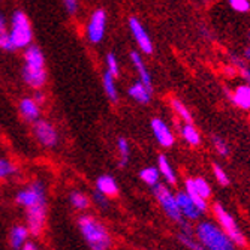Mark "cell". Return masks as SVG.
<instances>
[{"mask_svg": "<svg viewBox=\"0 0 250 250\" xmlns=\"http://www.w3.org/2000/svg\"><path fill=\"white\" fill-rule=\"evenodd\" d=\"M78 229L90 250H109V247L112 246V237L106 229V226L93 216H80Z\"/></svg>", "mask_w": 250, "mask_h": 250, "instance_id": "1", "label": "cell"}, {"mask_svg": "<svg viewBox=\"0 0 250 250\" xmlns=\"http://www.w3.org/2000/svg\"><path fill=\"white\" fill-rule=\"evenodd\" d=\"M196 240L206 250H237L232 240L223 232L220 226L211 220H201L193 229Z\"/></svg>", "mask_w": 250, "mask_h": 250, "instance_id": "2", "label": "cell"}, {"mask_svg": "<svg viewBox=\"0 0 250 250\" xmlns=\"http://www.w3.org/2000/svg\"><path fill=\"white\" fill-rule=\"evenodd\" d=\"M22 80L35 90H41L47 83L45 71V57L36 45H29L24 51V67H22Z\"/></svg>", "mask_w": 250, "mask_h": 250, "instance_id": "3", "label": "cell"}, {"mask_svg": "<svg viewBox=\"0 0 250 250\" xmlns=\"http://www.w3.org/2000/svg\"><path fill=\"white\" fill-rule=\"evenodd\" d=\"M151 189H153V193H154V198H156L157 204L161 206V208L165 213V216L169 220H172L174 223H177L181 228V231L193 232L192 228H190V223L183 216H181V213H180L178 204H177V199H175V193L167 185H164V183H157Z\"/></svg>", "mask_w": 250, "mask_h": 250, "instance_id": "4", "label": "cell"}, {"mask_svg": "<svg viewBox=\"0 0 250 250\" xmlns=\"http://www.w3.org/2000/svg\"><path fill=\"white\" fill-rule=\"evenodd\" d=\"M9 38L14 43V48H27L29 45H32L33 41V30L30 26L29 17L22 12L17 11L14 12L11 18V29H9Z\"/></svg>", "mask_w": 250, "mask_h": 250, "instance_id": "5", "label": "cell"}, {"mask_svg": "<svg viewBox=\"0 0 250 250\" xmlns=\"http://www.w3.org/2000/svg\"><path fill=\"white\" fill-rule=\"evenodd\" d=\"M211 211L217 220V225L220 226V228L223 229V232L228 235L232 243L235 246H246V237L241 231V228L238 226L237 220L234 219V216L226 210L220 202H214L213 204V207H211Z\"/></svg>", "mask_w": 250, "mask_h": 250, "instance_id": "6", "label": "cell"}, {"mask_svg": "<svg viewBox=\"0 0 250 250\" xmlns=\"http://www.w3.org/2000/svg\"><path fill=\"white\" fill-rule=\"evenodd\" d=\"M15 202L22 208H30L35 206L47 204V188L41 180L33 181L29 186L22 188L15 195Z\"/></svg>", "mask_w": 250, "mask_h": 250, "instance_id": "7", "label": "cell"}, {"mask_svg": "<svg viewBox=\"0 0 250 250\" xmlns=\"http://www.w3.org/2000/svg\"><path fill=\"white\" fill-rule=\"evenodd\" d=\"M33 135L38 143L45 148H53L59 144V133L57 129L48 122L38 119L33 123Z\"/></svg>", "mask_w": 250, "mask_h": 250, "instance_id": "8", "label": "cell"}, {"mask_svg": "<svg viewBox=\"0 0 250 250\" xmlns=\"http://www.w3.org/2000/svg\"><path fill=\"white\" fill-rule=\"evenodd\" d=\"M106 20H108L106 12L104 9H96L92 14L87 24V30H85V36L88 42H92V43L102 42L105 32H106Z\"/></svg>", "mask_w": 250, "mask_h": 250, "instance_id": "9", "label": "cell"}, {"mask_svg": "<svg viewBox=\"0 0 250 250\" xmlns=\"http://www.w3.org/2000/svg\"><path fill=\"white\" fill-rule=\"evenodd\" d=\"M45 222H47V204L26 208V226L30 235L38 237L43 231Z\"/></svg>", "mask_w": 250, "mask_h": 250, "instance_id": "10", "label": "cell"}, {"mask_svg": "<svg viewBox=\"0 0 250 250\" xmlns=\"http://www.w3.org/2000/svg\"><path fill=\"white\" fill-rule=\"evenodd\" d=\"M151 132L154 135V140L161 144L164 148H171L175 144V135L172 129L159 117H154L151 120Z\"/></svg>", "mask_w": 250, "mask_h": 250, "instance_id": "11", "label": "cell"}, {"mask_svg": "<svg viewBox=\"0 0 250 250\" xmlns=\"http://www.w3.org/2000/svg\"><path fill=\"white\" fill-rule=\"evenodd\" d=\"M129 29H130L133 39L136 41L138 47L141 48V51L146 54H151L153 53V42H151L146 27L143 26V22L138 18L132 17V18H129Z\"/></svg>", "mask_w": 250, "mask_h": 250, "instance_id": "12", "label": "cell"}, {"mask_svg": "<svg viewBox=\"0 0 250 250\" xmlns=\"http://www.w3.org/2000/svg\"><path fill=\"white\" fill-rule=\"evenodd\" d=\"M175 199H177V204H178V208H180L181 216H183L188 222L199 220L202 213L198 210V207L195 206V202L192 201V198L185 190L175 192Z\"/></svg>", "mask_w": 250, "mask_h": 250, "instance_id": "13", "label": "cell"}, {"mask_svg": "<svg viewBox=\"0 0 250 250\" xmlns=\"http://www.w3.org/2000/svg\"><path fill=\"white\" fill-rule=\"evenodd\" d=\"M185 192H188L189 195H198L204 199H210L213 195V189L210 186V183L202 177H190L185 181Z\"/></svg>", "mask_w": 250, "mask_h": 250, "instance_id": "14", "label": "cell"}, {"mask_svg": "<svg viewBox=\"0 0 250 250\" xmlns=\"http://www.w3.org/2000/svg\"><path fill=\"white\" fill-rule=\"evenodd\" d=\"M18 109H20L21 117L24 119L26 122H29V123H35L41 116V105L33 98L21 99L20 105H18Z\"/></svg>", "mask_w": 250, "mask_h": 250, "instance_id": "15", "label": "cell"}, {"mask_svg": "<svg viewBox=\"0 0 250 250\" xmlns=\"http://www.w3.org/2000/svg\"><path fill=\"white\" fill-rule=\"evenodd\" d=\"M95 186H96V192L102 193L106 198H114V196L119 195V185H117V181H116L114 177L109 175V174H105V175L98 177Z\"/></svg>", "mask_w": 250, "mask_h": 250, "instance_id": "16", "label": "cell"}, {"mask_svg": "<svg viewBox=\"0 0 250 250\" xmlns=\"http://www.w3.org/2000/svg\"><path fill=\"white\" fill-rule=\"evenodd\" d=\"M157 169H159V174H161V177L167 181V185L174 186L177 183L175 169H174V167L169 162V159L165 154H161V156L157 157Z\"/></svg>", "mask_w": 250, "mask_h": 250, "instance_id": "17", "label": "cell"}, {"mask_svg": "<svg viewBox=\"0 0 250 250\" xmlns=\"http://www.w3.org/2000/svg\"><path fill=\"white\" fill-rule=\"evenodd\" d=\"M29 229L26 225H15L9 232V244L14 250H20L29 240Z\"/></svg>", "mask_w": 250, "mask_h": 250, "instance_id": "18", "label": "cell"}, {"mask_svg": "<svg viewBox=\"0 0 250 250\" xmlns=\"http://www.w3.org/2000/svg\"><path fill=\"white\" fill-rule=\"evenodd\" d=\"M130 60H132V63H133V67L136 69V72H138V75H140V81H141L146 87H148V88L153 90V87H151V77H150V74H148V69H147V66H146V63H144L141 54H140L138 51H132V53H130Z\"/></svg>", "mask_w": 250, "mask_h": 250, "instance_id": "19", "label": "cell"}, {"mask_svg": "<svg viewBox=\"0 0 250 250\" xmlns=\"http://www.w3.org/2000/svg\"><path fill=\"white\" fill-rule=\"evenodd\" d=\"M129 96L138 104H148L151 101V88L146 87L141 81H136L129 87Z\"/></svg>", "mask_w": 250, "mask_h": 250, "instance_id": "20", "label": "cell"}, {"mask_svg": "<svg viewBox=\"0 0 250 250\" xmlns=\"http://www.w3.org/2000/svg\"><path fill=\"white\" fill-rule=\"evenodd\" d=\"M232 102L241 109H250V85L244 84L237 87L232 95Z\"/></svg>", "mask_w": 250, "mask_h": 250, "instance_id": "21", "label": "cell"}, {"mask_svg": "<svg viewBox=\"0 0 250 250\" xmlns=\"http://www.w3.org/2000/svg\"><path fill=\"white\" fill-rule=\"evenodd\" d=\"M181 136H183V140L192 146V147H198L201 144V133L198 132V129L190 125V123H185L183 126H181Z\"/></svg>", "mask_w": 250, "mask_h": 250, "instance_id": "22", "label": "cell"}, {"mask_svg": "<svg viewBox=\"0 0 250 250\" xmlns=\"http://www.w3.org/2000/svg\"><path fill=\"white\" fill-rule=\"evenodd\" d=\"M140 178L143 183H146L147 186L153 188L157 183H161V174H159L157 167H146L140 171Z\"/></svg>", "mask_w": 250, "mask_h": 250, "instance_id": "23", "label": "cell"}, {"mask_svg": "<svg viewBox=\"0 0 250 250\" xmlns=\"http://www.w3.org/2000/svg\"><path fill=\"white\" fill-rule=\"evenodd\" d=\"M102 83H104V90H105L108 99L111 102H117L119 101V92H117V87H116V78L112 77L109 72L105 71V74L102 77Z\"/></svg>", "mask_w": 250, "mask_h": 250, "instance_id": "24", "label": "cell"}, {"mask_svg": "<svg viewBox=\"0 0 250 250\" xmlns=\"http://www.w3.org/2000/svg\"><path fill=\"white\" fill-rule=\"evenodd\" d=\"M69 204L75 210L84 211V210H87L90 207V198L85 193L80 192V190H72L69 193Z\"/></svg>", "mask_w": 250, "mask_h": 250, "instance_id": "25", "label": "cell"}, {"mask_svg": "<svg viewBox=\"0 0 250 250\" xmlns=\"http://www.w3.org/2000/svg\"><path fill=\"white\" fill-rule=\"evenodd\" d=\"M177 238H178V241L183 244L188 250H206V247H204L196 240V237L193 235V232H185V231H181L177 235Z\"/></svg>", "mask_w": 250, "mask_h": 250, "instance_id": "26", "label": "cell"}, {"mask_svg": "<svg viewBox=\"0 0 250 250\" xmlns=\"http://www.w3.org/2000/svg\"><path fill=\"white\" fill-rule=\"evenodd\" d=\"M117 150H119V165L122 168H125L127 164H129V157H130V146H129V141L126 138H119L117 140Z\"/></svg>", "mask_w": 250, "mask_h": 250, "instance_id": "27", "label": "cell"}, {"mask_svg": "<svg viewBox=\"0 0 250 250\" xmlns=\"http://www.w3.org/2000/svg\"><path fill=\"white\" fill-rule=\"evenodd\" d=\"M171 105H172V109L175 111V114L183 120L185 123H190L192 122V114H190V111L188 109V106L178 101V99H172L171 101Z\"/></svg>", "mask_w": 250, "mask_h": 250, "instance_id": "28", "label": "cell"}, {"mask_svg": "<svg viewBox=\"0 0 250 250\" xmlns=\"http://www.w3.org/2000/svg\"><path fill=\"white\" fill-rule=\"evenodd\" d=\"M17 174V167L5 157H0V180H5Z\"/></svg>", "mask_w": 250, "mask_h": 250, "instance_id": "29", "label": "cell"}, {"mask_svg": "<svg viewBox=\"0 0 250 250\" xmlns=\"http://www.w3.org/2000/svg\"><path fill=\"white\" fill-rule=\"evenodd\" d=\"M106 72H109L114 78L120 74V64L114 53L106 54Z\"/></svg>", "mask_w": 250, "mask_h": 250, "instance_id": "30", "label": "cell"}, {"mask_svg": "<svg viewBox=\"0 0 250 250\" xmlns=\"http://www.w3.org/2000/svg\"><path fill=\"white\" fill-rule=\"evenodd\" d=\"M213 175H214L216 181L220 186H229L231 180H229L228 174L225 172V169L219 164H213Z\"/></svg>", "mask_w": 250, "mask_h": 250, "instance_id": "31", "label": "cell"}, {"mask_svg": "<svg viewBox=\"0 0 250 250\" xmlns=\"http://www.w3.org/2000/svg\"><path fill=\"white\" fill-rule=\"evenodd\" d=\"M211 143H213V147L217 151V154H220L222 157H226V156L229 154V146H228V143H226L223 138H220V136H213Z\"/></svg>", "mask_w": 250, "mask_h": 250, "instance_id": "32", "label": "cell"}, {"mask_svg": "<svg viewBox=\"0 0 250 250\" xmlns=\"http://www.w3.org/2000/svg\"><path fill=\"white\" fill-rule=\"evenodd\" d=\"M228 5L235 11L246 14L250 11V0H228Z\"/></svg>", "mask_w": 250, "mask_h": 250, "instance_id": "33", "label": "cell"}, {"mask_svg": "<svg viewBox=\"0 0 250 250\" xmlns=\"http://www.w3.org/2000/svg\"><path fill=\"white\" fill-rule=\"evenodd\" d=\"M0 48L5 50V51H14V50H15V48H14V43H12V41H11L8 32L0 35Z\"/></svg>", "mask_w": 250, "mask_h": 250, "instance_id": "34", "label": "cell"}, {"mask_svg": "<svg viewBox=\"0 0 250 250\" xmlns=\"http://www.w3.org/2000/svg\"><path fill=\"white\" fill-rule=\"evenodd\" d=\"M232 62L240 67V74H241V77L247 81V83H250V67H247V66H244L237 57H232Z\"/></svg>", "mask_w": 250, "mask_h": 250, "instance_id": "35", "label": "cell"}, {"mask_svg": "<svg viewBox=\"0 0 250 250\" xmlns=\"http://www.w3.org/2000/svg\"><path fill=\"white\" fill-rule=\"evenodd\" d=\"M93 201H95V204L96 206H99L101 208H108V198L106 196H104L102 193H99V192H93Z\"/></svg>", "mask_w": 250, "mask_h": 250, "instance_id": "36", "label": "cell"}, {"mask_svg": "<svg viewBox=\"0 0 250 250\" xmlns=\"http://www.w3.org/2000/svg\"><path fill=\"white\" fill-rule=\"evenodd\" d=\"M63 5L66 8V11L71 15H74L78 9V0H63Z\"/></svg>", "mask_w": 250, "mask_h": 250, "instance_id": "37", "label": "cell"}, {"mask_svg": "<svg viewBox=\"0 0 250 250\" xmlns=\"http://www.w3.org/2000/svg\"><path fill=\"white\" fill-rule=\"evenodd\" d=\"M8 32V29H6V18H5V15L0 12V35L2 33H6Z\"/></svg>", "mask_w": 250, "mask_h": 250, "instance_id": "38", "label": "cell"}, {"mask_svg": "<svg viewBox=\"0 0 250 250\" xmlns=\"http://www.w3.org/2000/svg\"><path fill=\"white\" fill-rule=\"evenodd\" d=\"M39 105H42L43 102H45V96H43V93L41 92V90H36V92H35V98H33Z\"/></svg>", "mask_w": 250, "mask_h": 250, "instance_id": "39", "label": "cell"}, {"mask_svg": "<svg viewBox=\"0 0 250 250\" xmlns=\"http://www.w3.org/2000/svg\"><path fill=\"white\" fill-rule=\"evenodd\" d=\"M20 250H39L38 247H36V244L35 243H30V241H27L24 246H22Z\"/></svg>", "mask_w": 250, "mask_h": 250, "instance_id": "40", "label": "cell"}, {"mask_svg": "<svg viewBox=\"0 0 250 250\" xmlns=\"http://www.w3.org/2000/svg\"><path fill=\"white\" fill-rule=\"evenodd\" d=\"M249 41H250V32H249ZM244 57L250 62V43H249V47H247L246 51H244Z\"/></svg>", "mask_w": 250, "mask_h": 250, "instance_id": "41", "label": "cell"}]
</instances>
